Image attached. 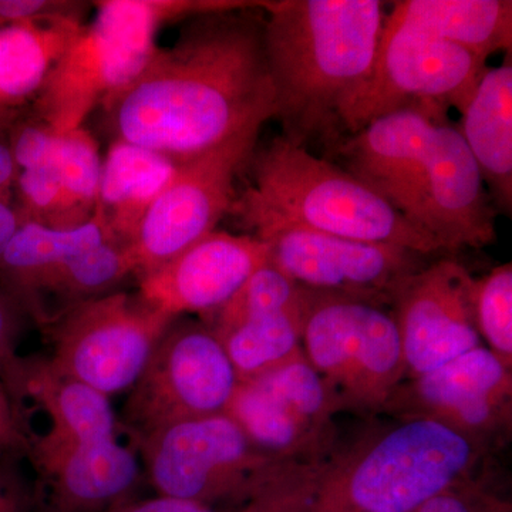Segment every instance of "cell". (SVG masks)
<instances>
[{
  "label": "cell",
  "mask_w": 512,
  "mask_h": 512,
  "mask_svg": "<svg viewBox=\"0 0 512 512\" xmlns=\"http://www.w3.org/2000/svg\"><path fill=\"white\" fill-rule=\"evenodd\" d=\"M103 110L114 140L177 164L261 131L276 113L264 20L248 10L190 19Z\"/></svg>",
  "instance_id": "6da1fadb"
},
{
  "label": "cell",
  "mask_w": 512,
  "mask_h": 512,
  "mask_svg": "<svg viewBox=\"0 0 512 512\" xmlns=\"http://www.w3.org/2000/svg\"><path fill=\"white\" fill-rule=\"evenodd\" d=\"M19 463L0 460V512H36L35 488L23 476Z\"/></svg>",
  "instance_id": "836d02e7"
},
{
  "label": "cell",
  "mask_w": 512,
  "mask_h": 512,
  "mask_svg": "<svg viewBox=\"0 0 512 512\" xmlns=\"http://www.w3.org/2000/svg\"><path fill=\"white\" fill-rule=\"evenodd\" d=\"M474 322L481 342L512 369V265H498L474 279Z\"/></svg>",
  "instance_id": "4316f807"
},
{
  "label": "cell",
  "mask_w": 512,
  "mask_h": 512,
  "mask_svg": "<svg viewBox=\"0 0 512 512\" xmlns=\"http://www.w3.org/2000/svg\"><path fill=\"white\" fill-rule=\"evenodd\" d=\"M103 512H215L205 505L191 503V501L177 500V498L157 495L146 500L128 498L126 501L113 505Z\"/></svg>",
  "instance_id": "e575fe53"
},
{
  "label": "cell",
  "mask_w": 512,
  "mask_h": 512,
  "mask_svg": "<svg viewBox=\"0 0 512 512\" xmlns=\"http://www.w3.org/2000/svg\"><path fill=\"white\" fill-rule=\"evenodd\" d=\"M23 394L50 421L30 437L26 458L37 477L36 512H103L134 497L143 468L121 443L109 397L60 376L40 356L23 359Z\"/></svg>",
  "instance_id": "277c9868"
},
{
  "label": "cell",
  "mask_w": 512,
  "mask_h": 512,
  "mask_svg": "<svg viewBox=\"0 0 512 512\" xmlns=\"http://www.w3.org/2000/svg\"><path fill=\"white\" fill-rule=\"evenodd\" d=\"M259 0H103L96 18L84 26L57 60L35 97L37 119L56 131L83 127L146 66L158 29L175 20L208 13L264 8Z\"/></svg>",
  "instance_id": "5b68a950"
},
{
  "label": "cell",
  "mask_w": 512,
  "mask_h": 512,
  "mask_svg": "<svg viewBox=\"0 0 512 512\" xmlns=\"http://www.w3.org/2000/svg\"><path fill=\"white\" fill-rule=\"evenodd\" d=\"M157 495L231 507L271 458L227 413L173 424L134 444Z\"/></svg>",
  "instance_id": "7c38bea8"
},
{
  "label": "cell",
  "mask_w": 512,
  "mask_h": 512,
  "mask_svg": "<svg viewBox=\"0 0 512 512\" xmlns=\"http://www.w3.org/2000/svg\"><path fill=\"white\" fill-rule=\"evenodd\" d=\"M248 190L296 224L336 237L394 245L423 256L439 244L348 171L313 156L303 144L276 137L252 160Z\"/></svg>",
  "instance_id": "8992f818"
},
{
  "label": "cell",
  "mask_w": 512,
  "mask_h": 512,
  "mask_svg": "<svg viewBox=\"0 0 512 512\" xmlns=\"http://www.w3.org/2000/svg\"><path fill=\"white\" fill-rule=\"evenodd\" d=\"M269 261L254 235L212 231L154 271L138 278V293L171 318H205L224 306Z\"/></svg>",
  "instance_id": "d6986e66"
},
{
  "label": "cell",
  "mask_w": 512,
  "mask_h": 512,
  "mask_svg": "<svg viewBox=\"0 0 512 512\" xmlns=\"http://www.w3.org/2000/svg\"><path fill=\"white\" fill-rule=\"evenodd\" d=\"M390 15L484 60L511 52L510 0H402Z\"/></svg>",
  "instance_id": "d4e9b609"
},
{
  "label": "cell",
  "mask_w": 512,
  "mask_h": 512,
  "mask_svg": "<svg viewBox=\"0 0 512 512\" xmlns=\"http://www.w3.org/2000/svg\"><path fill=\"white\" fill-rule=\"evenodd\" d=\"M302 350L342 410L383 413L406 379L396 320L384 306L306 291Z\"/></svg>",
  "instance_id": "ba28073f"
},
{
  "label": "cell",
  "mask_w": 512,
  "mask_h": 512,
  "mask_svg": "<svg viewBox=\"0 0 512 512\" xmlns=\"http://www.w3.org/2000/svg\"><path fill=\"white\" fill-rule=\"evenodd\" d=\"M439 126L416 109L394 111L352 134L339 148L346 171L406 217L423 180Z\"/></svg>",
  "instance_id": "ffe728a7"
},
{
  "label": "cell",
  "mask_w": 512,
  "mask_h": 512,
  "mask_svg": "<svg viewBox=\"0 0 512 512\" xmlns=\"http://www.w3.org/2000/svg\"><path fill=\"white\" fill-rule=\"evenodd\" d=\"M15 201L22 222L60 228L63 187L56 158L52 163L18 171Z\"/></svg>",
  "instance_id": "f1b7e54d"
},
{
  "label": "cell",
  "mask_w": 512,
  "mask_h": 512,
  "mask_svg": "<svg viewBox=\"0 0 512 512\" xmlns=\"http://www.w3.org/2000/svg\"><path fill=\"white\" fill-rule=\"evenodd\" d=\"M107 239L114 238L97 215L74 228L22 222L0 258V284L8 289L29 318L50 276L67 259Z\"/></svg>",
  "instance_id": "603a6c76"
},
{
  "label": "cell",
  "mask_w": 512,
  "mask_h": 512,
  "mask_svg": "<svg viewBox=\"0 0 512 512\" xmlns=\"http://www.w3.org/2000/svg\"><path fill=\"white\" fill-rule=\"evenodd\" d=\"M342 406L305 356L238 382L227 413L256 450L274 461L305 460L339 437Z\"/></svg>",
  "instance_id": "9a60e30c"
},
{
  "label": "cell",
  "mask_w": 512,
  "mask_h": 512,
  "mask_svg": "<svg viewBox=\"0 0 512 512\" xmlns=\"http://www.w3.org/2000/svg\"><path fill=\"white\" fill-rule=\"evenodd\" d=\"M26 318L22 306L0 284V383L23 410V356L18 348Z\"/></svg>",
  "instance_id": "f546056e"
},
{
  "label": "cell",
  "mask_w": 512,
  "mask_h": 512,
  "mask_svg": "<svg viewBox=\"0 0 512 512\" xmlns=\"http://www.w3.org/2000/svg\"><path fill=\"white\" fill-rule=\"evenodd\" d=\"M237 386L214 332L202 320L177 318L128 390L117 416L121 431L136 444L173 424L225 413Z\"/></svg>",
  "instance_id": "8fae6325"
},
{
  "label": "cell",
  "mask_w": 512,
  "mask_h": 512,
  "mask_svg": "<svg viewBox=\"0 0 512 512\" xmlns=\"http://www.w3.org/2000/svg\"><path fill=\"white\" fill-rule=\"evenodd\" d=\"M383 413L394 420L433 421L495 457L511 440L512 369L480 346L404 380Z\"/></svg>",
  "instance_id": "4fadbf2b"
},
{
  "label": "cell",
  "mask_w": 512,
  "mask_h": 512,
  "mask_svg": "<svg viewBox=\"0 0 512 512\" xmlns=\"http://www.w3.org/2000/svg\"><path fill=\"white\" fill-rule=\"evenodd\" d=\"M56 163L63 187L60 228L79 227L96 212L103 164L97 141L84 127L60 133Z\"/></svg>",
  "instance_id": "484cf974"
},
{
  "label": "cell",
  "mask_w": 512,
  "mask_h": 512,
  "mask_svg": "<svg viewBox=\"0 0 512 512\" xmlns=\"http://www.w3.org/2000/svg\"><path fill=\"white\" fill-rule=\"evenodd\" d=\"M495 463L429 420L369 423L318 456L269 461L231 512H414L448 485Z\"/></svg>",
  "instance_id": "7a4b0ae2"
},
{
  "label": "cell",
  "mask_w": 512,
  "mask_h": 512,
  "mask_svg": "<svg viewBox=\"0 0 512 512\" xmlns=\"http://www.w3.org/2000/svg\"><path fill=\"white\" fill-rule=\"evenodd\" d=\"M487 67V60L389 13L372 73L339 123L355 134L386 114L416 109L446 124V110L463 113Z\"/></svg>",
  "instance_id": "9c48e42d"
},
{
  "label": "cell",
  "mask_w": 512,
  "mask_h": 512,
  "mask_svg": "<svg viewBox=\"0 0 512 512\" xmlns=\"http://www.w3.org/2000/svg\"><path fill=\"white\" fill-rule=\"evenodd\" d=\"M178 164L156 151L114 140L101 164L96 212L111 237L130 245L144 215L177 173Z\"/></svg>",
  "instance_id": "7402d4cb"
},
{
  "label": "cell",
  "mask_w": 512,
  "mask_h": 512,
  "mask_svg": "<svg viewBox=\"0 0 512 512\" xmlns=\"http://www.w3.org/2000/svg\"><path fill=\"white\" fill-rule=\"evenodd\" d=\"M82 16H56L0 28V111L35 100L57 60L82 32Z\"/></svg>",
  "instance_id": "cb8c5ba5"
},
{
  "label": "cell",
  "mask_w": 512,
  "mask_h": 512,
  "mask_svg": "<svg viewBox=\"0 0 512 512\" xmlns=\"http://www.w3.org/2000/svg\"><path fill=\"white\" fill-rule=\"evenodd\" d=\"M32 434L28 413L20 409L0 383V460L22 461L28 458Z\"/></svg>",
  "instance_id": "1f68e13d"
},
{
  "label": "cell",
  "mask_w": 512,
  "mask_h": 512,
  "mask_svg": "<svg viewBox=\"0 0 512 512\" xmlns=\"http://www.w3.org/2000/svg\"><path fill=\"white\" fill-rule=\"evenodd\" d=\"M84 8V3L67 0H0V28L29 20L83 15Z\"/></svg>",
  "instance_id": "d6a6232c"
},
{
  "label": "cell",
  "mask_w": 512,
  "mask_h": 512,
  "mask_svg": "<svg viewBox=\"0 0 512 512\" xmlns=\"http://www.w3.org/2000/svg\"><path fill=\"white\" fill-rule=\"evenodd\" d=\"M474 276L446 258L427 264L397 292L392 313L406 379L426 375L483 346L473 312Z\"/></svg>",
  "instance_id": "e0dca14e"
},
{
  "label": "cell",
  "mask_w": 512,
  "mask_h": 512,
  "mask_svg": "<svg viewBox=\"0 0 512 512\" xmlns=\"http://www.w3.org/2000/svg\"><path fill=\"white\" fill-rule=\"evenodd\" d=\"M414 512H512V501L493 463L448 485Z\"/></svg>",
  "instance_id": "83f0119b"
},
{
  "label": "cell",
  "mask_w": 512,
  "mask_h": 512,
  "mask_svg": "<svg viewBox=\"0 0 512 512\" xmlns=\"http://www.w3.org/2000/svg\"><path fill=\"white\" fill-rule=\"evenodd\" d=\"M406 218L446 254L494 241L493 201L458 128L447 123L436 127L423 180Z\"/></svg>",
  "instance_id": "ac0fdd59"
},
{
  "label": "cell",
  "mask_w": 512,
  "mask_h": 512,
  "mask_svg": "<svg viewBox=\"0 0 512 512\" xmlns=\"http://www.w3.org/2000/svg\"><path fill=\"white\" fill-rule=\"evenodd\" d=\"M458 128L480 168L491 201L510 214L512 205V64L487 67Z\"/></svg>",
  "instance_id": "44dd1931"
},
{
  "label": "cell",
  "mask_w": 512,
  "mask_h": 512,
  "mask_svg": "<svg viewBox=\"0 0 512 512\" xmlns=\"http://www.w3.org/2000/svg\"><path fill=\"white\" fill-rule=\"evenodd\" d=\"M259 131L178 164L177 173L148 208L127 247L137 278L217 229L234 207L235 177L254 156Z\"/></svg>",
  "instance_id": "5bb4252c"
},
{
  "label": "cell",
  "mask_w": 512,
  "mask_h": 512,
  "mask_svg": "<svg viewBox=\"0 0 512 512\" xmlns=\"http://www.w3.org/2000/svg\"><path fill=\"white\" fill-rule=\"evenodd\" d=\"M20 224L22 218L16 207L15 194H0V258Z\"/></svg>",
  "instance_id": "d590c367"
},
{
  "label": "cell",
  "mask_w": 512,
  "mask_h": 512,
  "mask_svg": "<svg viewBox=\"0 0 512 512\" xmlns=\"http://www.w3.org/2000/svg\"><path fill=\"white\" fill-rule=\"evenodd\" d=\"M140 293L111 292L73 306L43 330L60 376L104 396L128 392L173 323Z\"/></svg>",
  "instance_id": "30bf717a"
},
{
  "label": "cell",
  "mask_w": 512,
  "mask_h": 512,
  "mask_svg": "<svg viewBox=\"0 0 512 512\" xmlns=\"http://www.w3.org/2000/svg\"><path fill=\"white\" fill-rule=\"evenodd\" d=\"M264 47L276 119L286 138L325 133L365 86L382 36L379 0H276L265 8Z\"/></svg>",
  "instance_id": "3957f363"
},
{
  "label": "cell",
  "mask_w": 512,
  "mask_h": 512,
  "mask_svg": "<svg viewBox=\"0 0 512 512\" xmlns=\"http://www.w3.org/2000/svg\"><path fill=\"white\" fill-rule=\"evenodd\" d=\"M305 316V289L268 261L201 320L220 340L238 382H244L303 356Z\"/></svg>",
  "instance_id": "2e32d148"
},
{
  "label": "cell",
  "mask_w": 512,
  "mask_h": 512,
  "mask_svg": "<svg viewBox=\"0 0 512 512\" xmlns=\"http://www.w3.org/2000/svg\"><path fill=\"white\" fill-rule=\"evenodd\" d=\"M60 131L42 120L19 123L10 130V153L18 171L52 163L59 147Z\"/></svg>",
  "instance_id": "4dcf8cb0"
},
{
  "label": "cell",
  "mask_w": 512,
  "mask_h": 512,
  "mask_svg": "<svg viewBox=\"0 0 512 512\" xmlns=\"http://www.w3.org/2000/svg\"><path fill=\"white\" fill-rule=\"evenodd\" d=\"M231 212L268 247L269 262L306 291L387 308L404 282L426 266V256L410 249L302 227L266 207L249 190L235 200Z\"/></svg>",
  "instance_id": "52a82bcc"
}]
</instances>
